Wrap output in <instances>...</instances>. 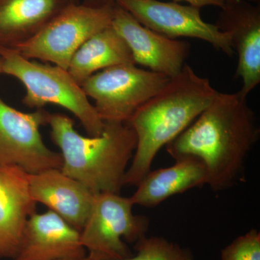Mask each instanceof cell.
<instances>
[{"label":"cell","instance_id":"obj_1","mask_svg":"<svg viewBox=\"0 0 260 260\" xmlns=\"http://www.w3.org/2000/svg\"><path fill=\"white\" fill-rule=\"evenodd\" d=\"M259 129L246 96L219 93L209 107L167 145L176 160L194 157L204 164L208 184L226 189L239 179L246 157L258 140Z\"/></svg>","mask_w":260,"mask_h":260},{"label":"cell","instance_id":"obj_2","mask_svg":"<svg viewBox=\"0 0 260 260\" xmlns=\"http://www.w3.org/2000/svg\"><path fill=\"white\" fill-rule=\"evenodd\" d=\"M218 92L188 64L137 110L128 121L137 137L124 186H138L150 172L155 155L207 109Z\"/></svg>","mask_w":260,"mask_h":260},{"label":"cell","instance_id":"obj_3","mask_svg":"<svg viewBox=\"0 0 260 260\" xmlns=\"http://www.w3.org/2000/svg\"><path fill=\"white\" fill-rule=\"evenodd\" d=\"M51 137L61 150V171L93 194H119L129 160L137 146L134 130L127 123L104 122L102 135L85 137L74 121L61 114H49Z\"/></svg>","mask_w":260,"mask_h":260},{"label":"cell","instance_id":"obj_4","mask_svg":"<svg viewBox=\"0 0 260 260\" xmlns=\"http://www.w3.org/2000/svg\"><path fill=\"white\" fill-rule=\"evenodd\" d=\"M0 57L3 74L14 77L25 86L24 105L37 109L47 104L60 106L79 119L89 136L102 135L104 121L68 70L31 61L8 48L0 47Z\"/></svg>","mask_w":260,"mask_h":260},{"label":"cell","instance_id":"obj_5","mask_svg":"<svg viewBox=\"0 0 260 260\" xmlns=\"http://www.w3.org/2000/svg\"><path fill=\"white\" fill-rule=\"evenodd\" d=\"M115 5L101 8L80 3L70 5L15 50L26 59L53 63L68 70L72 58L84 43L112 25Z\"/></svg>","mask_w":260,"mask_h":260},{"label":"cell","instance_id":"obj_6","mask_svg":"<svg viewBox=\"0 0 260 260\" xmlns=\"http://www.w3.org/2000/svg\"><path fill=\"white\" fill-rule=\"evenodd\" d=\"M130 198L118 193L95 194L88 219L80 231L88 255L97 260H121L133 255L124 242L134 243L145 236L149 220L135 215Z\"/></svg>","mask_w":260,"mask_h":260},{"label":"cell","instance_id":"obj_7","mask_svg":"<svg viewBox=\"0 0 260 260\" xmlns=\"http://www.w3.org/2000/svg\"><path fill=\"white\" fill-rule=\"evenodd\" d=\"M169 80L166 75L140 69L136 64H121L91 75L81 88L95 101L94 107L104 122L127 123Z\"/></svg>","mask_w":260,"mask_h":260},{"label":"cell","instance_id":"obj_8","mask_svg":"<svg viewBox=\"0 0 260 260\" xmlns=\"http://www.w3.org/2000/svg\"><path fill=\"white\" fill-rule=\"evenodd\" d=\"M49 114L42 109L20 112L0 95V165L15 166L28 174L61 169V154L48 148L40 133Z\"/></svg>","mask_w":260,"mask_h":260},{"label":"cell","instance_id":"obj_9","mask_svg":"<svg viewBox=\"0 0 260 260\" xmlns=\"http://www.w3.org/2000/svg\"><path fill=\"white\" fill-rule=\"evenodd\" d=\"M116 3L143 26L164 37L195 38L209 43L228 56L234 54L229 34L215 24L204 21L200 8L158 0H117Z\"/></svg>","mask_w":260,"mask_h":260},{"label":"cell","instance_id":"obj_10","mask_svg":"<svg viewBox=\"0 0 260 260\" xmlns=\"http://www.w3.org/2000/svg\"><path fill=\"white\" fill-rule=\"evenodd\" d=\"M112 25L129 46L135 64L169 78L182 70L189 53L187 42L164 37L143 26L116 3Z\"/></svg>","mask_w":260,"mask_h":260},{"label":"cell","instance_id":"obj_11","mask_svg":"<svg viewBox=\"0 0 260 260\" xmlns=\"http://www.w3.org/2000/svg\"><path fill=\"white\" fill-rule=\"evenodd\" d=\"M215 24L231 38L237 51L236 78H241L240 93L247 96L260 83V6L246 0L225 1Z\"/></svg>","mask_w":260,"mask_h":260},{"label":"cell","instance_id":"obj_12","mask_svg":"<svg viewBox=\"0 0 260 260\" xmlns=\"http://www.w3.org/2000/svg\"><path fill=\"white\" fill-rule=\"evenodd\" d=\"M87 255L80 231L48 210L28 218L13 260L78 259Z\"/></svg>","mask_w":260,"mask_h":260},{"label":"cell","instance_id":"obj_13","mask_svg":"<svg viewBox=\"0 0 260 260\" xmlns=\"http://www.w3.org/2000/svg\"><path fill=\"white\" fill-rule=\"evenodd\" d=\"M29 189L32 200L47 206L72 226L81 231L95 194L79 181L68 177L60 169H51L28 174Z\"/></svg>","mask_w":260,"mask_h":260},{"label":"cell","instance_id":"obj_14","mask_svg":"<svg viewBox=\"0 0 260 260\" xmlns=\"http://www.w3.org/2000/svg\"><path fill=\"white\" fill-rule=\"evenodd\" d=\"M37 204L29 189L28 174L15 166L0 165V259L14 258Z\"/></svg>","mask_w":260,"mask_h":260},{"label":"cell","instance_id":"obj_15","mask_svg":"<svg viewBox=\"0 0 260 260\" xmlns=\"http://www.w3.org/2000/svg\"><path fill=\"white\" fill-rule=\"evenodd\" d=\"M79 0H0V47L15 49Z\"/></svg>","mask_w":260,"mask_h":260},{"label":"cell","instance_id":"obj_16","mask_svg":"<svg viewBox=\"0 0 260 260\" xmlns=\"http://www.w3.org/2000/svg\"><path fill=\"white\" fill-rule=\"evenodd\" d=\"M206 168L200 159L184 157L172 167L150 171L130 197L133 204L153 208L177 194L208 184Z\"/></svg>","mask_w":260,"mask_h":260},{"label":"cell","instance_id":"obj_17","mask_svg":"<svg viewBox=\"0 0 260 260\" xmlns=\"http://www.w3.org/2000/svg\"><path fill=\"white\" fill-rule=\"evenodd\" d=\"M135 64L125 40L112 25L88 39L75 53L68 71L78 85L99 70L121 64Z\"/></svg>","mask_w":260,"mask_h":260},{"label":"cell","instance_id":"obj_18","mask_svg":"<svg viewBox=\"0 0 260 260\" xmlns=\"http://www.w3.org/2000/svg\"><path fill=\"white\" fill-rule=\"evenodd\" d=\"M137 254L121 260H194L189 249L162 237L140 238L135 242Z\"/></svg>","mask_w":260,"mask_h":260},{"label":"cell","instance_id":"obj_19","mask_svg":"<svg viewBox=\"0 0 260 260\" xmlns=\"http://www.w3.org/2000/svg\"><path fill=\"white\" fill-rule=\"evenodd\" d=\"M221 260H260V234L255 229L237 238L221 251Z\"/></svg>","mask_w":260,"mask_h":260},{"label":"cell","instance_id":"obj_20","mask_svg":"<svg viewBox=\"0 0 260 260\" xmlns=\"http://www.w3.org/2000/svg\"><path fill=\"white\" fill-rule=\"evenodd\" d=\"M174 2H186L191 6L201 9L203 7L206 6H215L221 8L225 4V0H174Z\"/></svg>","mask_w":260,"mask_h":260},{"label":"cell","instance_id":"obj_21","mask_svg":"<svg viewBox=\"0 0 260 260\" xmlns=\"http://www.w3.org/2000/svg\"><path fill=\"white\" fill-rule=\"evenodd\" d=\"M116 1L117 0H84L83 4L93 8H101L115 4Z\"/></svg>","mask_w":260,"mask_h":260},{"label":"cell","instance_id":"obj_22","mask_svg":"<svg viewBox=\"0 0 260 260\" xmlns=\"http://www.w3.org/2000/svg\"><path fill=\"white\" fill-rule=\"evenodd\" d=\"M69 260H97V259H94V258L92 257V256L87 255L86 256H85V257L82 258V259H69Z\"/></svg>","mask_w":260,"mask_h":260},{"label":"cell","instance_id":"obj_23","mask_svg":"<svg viewBox=\"0 0 260 260\" xmlns=\"http://www.w3.org/2000/svg\"><path fill=\"white\" fill-rule=\"evenodd\" d=\"M225 1H232V0H225ZM246 1L250 2L254 4H259L260 0H246Z\"/></svg>","mask_w":260,"mask_h":260},{"label":"cell","instance_id":"obj_24","mask_svg":"<svg viewBox=\"0 0 260 260\" xmlns=\"http://www.w3.org/2000/svg\"><path fill=\"white\" fill-rule=\"evenodd\" d=\"M0 74H3V60H2L1 57H0Z\"/></svg>","mask_w":260,"mask_h":260}]
</instances>
